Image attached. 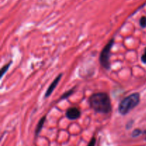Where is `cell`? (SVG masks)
Returning <instances> with one entry per match:
<instances>
[{
	"mask_svg": "<svg viewBox=\"0 0 146 146\" xmlns=\"http://www.w3.org/2000/svg\"><path fill=\"white\" fill-rule=\"evenodd\" d=\"M10 65H11V63H9L8 64H7L6 66H3V68H1V77H2L3 76H4V74L6 73V71L9 69Z\"/></svg>",
	"mask_w": 146,
	"mask_h": 146,
	"instance_id": "7",
	"label": "cell"
},
{
	"mask_svg": "<svg viewBox=\"0 0 146 146\" xmlns=\"http://www.w3.org/2000/svg\"><path fill=\"white\" fill-rule=\"evenodd\" d=\"M140 24L143 28L146 27V17H141V19H140Z\"/></svg>",
	"mask_w": 146,
	"mask_h": 146,
	"instance_id": "8",
	"label": "cell"
},
{
	"mask_svg": "<svg viewBox=\"0 0 146 146\" xmlns=\"http://www.w3.org/2000/svg\"><path fill=\"white\" fill-rule=\"evenodd\" d=\"M72 93H73V91H68V92L66 93V94H64V95L62 96V97H61V98H67V97H68V96L71 95V94H72Z\"/></svg>",
	"mask_w": 146,
	"mask_h": 146,
	"instance_id": "11",
	"label": "cell"
},
{
	"mask_svg": "<svg viewBox=\"0 0 146 146\" xmlns=\"http://www.w3.org/2000/svg\"><path fill=\"white\" fill-rule=\"evenodd\" d=\"M141 60H142V61L143 63H146V48L145 49V51H144L143 54L142 55V58H141Z\"/></svg>",
	"mask_w": 146,
	"mask_h": 146,
	"instance_id": "12",
	"label": "cell"
},
{
	"mask_svg": "<svg viewBox=\"0 0 146 146\" xmlns=\"http://www.w3.org/2000/svg\"><path fill=\"white\" fill-rule=\"evenodd\" d=\"M141 133V130L135 129L133 131L132 135H133V137H137V136H138V135H139Z\"/></svg>",
	"mask_w": 146,
	"mask_h": 146,
	"instance_id": "9",
	"label": "cell"
},
{
	"mask_svg": "<svg viewBox=\"0 0 146 146\" xmlns=\"http://www.w3.org/2000/svg\"><path fill=\"white\" fill-rule=\"evenodd\" d=\"M140 102V95L138 93H135L124 98L118 106V111L122 115L128 113L131 110L133 109Z\"/></svg>",
	"mask_w": 146,
	"mask_h": 146,
	"instance_id": "2",
	"label": "cell"
},
{
	"mask_svg": "<svg viewBox=\"0 0 146 146\" xmlns=\"http://www.w3.org/2000/svg\"><path fill=\"white\" fill-rule=\"evenodd\" d=\"M96 145V138H93L91 139V141H90V143H88V145L87 146H95Z\"/></svg>",
	"mask_w": 146,
	"mask_h": 146,
	"instance_id": "10",
	"label": "cell"
},
{
	"mask_svg": "<svg viewBox=\"0 0 146 146\" xmlns=\"http://www.w3.org/2000/svg\"><path fill=\"white\" fill-rule=\"evenodd\" d=\"M66 115V117L68 119L76 120L79 118L80 115H81V112H80V111L77 108L72 107V108L67 110Z\"/></svg>",
	"mask_w": 146,
	"mask_h": 146,
	"instance_id": "4",
	"label": "cell"
},
{
	"mask_svg": "<svg viewBox=\"0 0 146 146\" xmlns=\"http://www.w3.org/2000/svg\"><path fill=\"white\" fill-rule=\"evenodd\" d=\"M89 104L95 111L101 113H108L111 111L109 96L106 93H96L90 97Z\"/></svg>",
	"mask_w": 146,
	"mask_h": 146,
	"instance_id": "1",
	"label": "cell"
},
{
	"mask_svg": "<svg viewBox=\"0 0 146 146\" xmlns=\"http://www.w3.org/2000/svg\"><path fill=\"white\" fill-rule=\"evenodd\" d=\"M144 133H145V134H146V131H145V132H144Z\"/></svg>",
	"mask_w": 146,
	"mask_h": 146,
	"instance_id": "13",
	"label": "cell"
},
{
	"mask_svg": "<svg viewBox=\"0 0 146 146\" xmlns=\"http://www.w3.org/2000/svg\"><path fill=\"white\" fill-rule=\"evenodd\" d=\"M114 44V40L111 39L105 47L103 48L100 55V63L101 66L106 69L111 68V63H110V56H111V50Z\"/></svg>",
	"mask_w": 146,
	"mask_h": 146,
	"instance_id": "3",
	"label": "cell"
},
{
	"mask_svg": "<svg viewBox=\"0 0 146 146\" xmlns=\"http://www.w3.org/2000/svg\"><path fill=\"white\" fill-rule=\"evenodd\" d=\"M61 76H62V74H59V75L58 76L56 77V78H55V79L54 80V81H53L52 83L51 84V85L49 86V87L48 88V89H47L46 91V93L45 94V97H48L50 95H51V94L53 93V91H54V90L55 89L56 87L57 86V85H58V84L59 83L60 81V79H61Z\"/></svg>",
	"mask_w": 146,
	"mask_h": 146,
	"instance_id": "5",
	"label": "cell"
},
{
	"mask_svg": "<svg viewBox=\"0 0 146 146\" xmlns=\"http://www.w3.org/2000/svg\"><path fill=\"white\" fill-rule=\"evenodd\" d=\"M46 121V117H43L42 118H41V120L39 121V122H38V125H37L36 126V135H38V133H39L40 132H41V129H42L43 128V125H44V122H45Z\"/></svg>",
	"mask_w": 146,
	"mask_h": 146,
	"instance_id": "6",
	"label": "cell"
}]
</instances>
